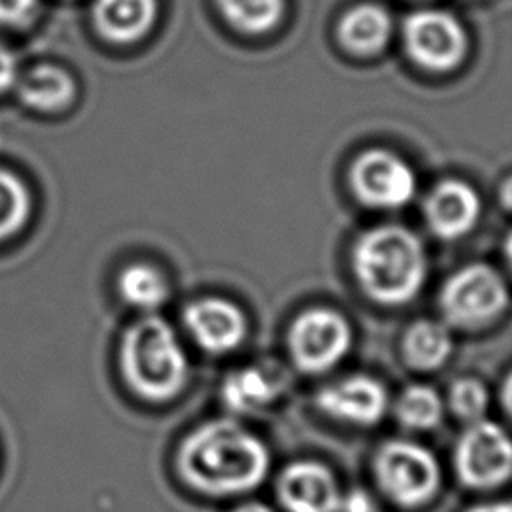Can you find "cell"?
Wrapping results in <instances>:
<instances>
[{"label":"cell","mask_w":512,"mask_h":512,"mask_svg":"<svg viewBox=\"0 0 512 512\" xmlns=\"http://www.w3.org/2000/svg\"><path fill=\"white\" fill-rule=\"evenodd\" d=\"M504 254H506V260L512 268V232L506 236V242H504Z\"/></svg>","instance_id":"cell-31"},{"label":"cell","mask_w":512,"mask_h":512,"mask_svg":"<svg viewBox=\"0 0 512 512\" xmlns=\"http://www.w3.org/2000/svg\"><path fill=\"white\" fill-rule=\"evenodd\" d=\"M450 330L436 320H418L404 334V356L418 370L440 368L452 354Z\"/></svg>","instance_id":"cell-18"},{"label":"cell","mask_w":512,"mask_h":512,"mask_svg":"<svg viewBox=\"0 0 512 512\" xmlns=\"http://www.w3.org/2000/svg\"><path fill=\"white\" fill-rule=\"evenodd\" d=\"M488 390L478 378H458L448 392V404L452 412L468 422H476L484 418L488 410Z\"/></svg>","instance_id":"cell-23"},{"label":"cell","mask_w":512,"mask_h":512,"mask_svg":"<svg viewBox=\"0 0 512 512\" xmlns=\"http://www.w3.org/2000/svg\"><path fill=\"white\" fill-rule=\"evenodd\" d=\"M32 198L26 182L0 166V242L18 234L30 220Z\"/></svg>","instance_id":"cell-20"},{"label":"cell","mask_w":512,"mask_h":512,"mask_svg":"<svg viewBox=\"0 0 512 512\" xmlns=\"http://www.w3.org/2000/svg\"><path fill=\"white\" fill-rule=\"evenodd\" d=\"M454 468L468 488L502 486L512 478V436L492 420L470 422L456 442Z\"/></svg>","instance_id":"cell-6"},{"label":"cell","mask_w":512,"mask_h":512,"mask_svg":"<svg viewBox=\"0 0 512 512\" xmlns=\"http://www.w3.org/2000/svg\"><path fill=\"white\" fill-rule=\"evenodd\" d=\"M224 18L246 34H264L284 16V0H218Z\"/></svg>","instance_id":"cell-21"},{"label":"cell","mask_w":512,"mask_h":512,"mask_svg":"<svg viewBox=\"0 0 512 512\" xmlns=\"http://www.w3.org/2000/svg\"><path fill=\"white\" fill-rule=\"evenodd\" d=\"M18 62L16 56L12 54L10 48H6L0 42V94L8 92L10 88H14V82L18 78Z\"/></svg>","instance_id":"cell-26"},{"label":"cell","mask_w":512,"mask_h":512,"mask_svg":"<svg viewBox=\"0 0 512 512\" xmlns=\"http://www.w3.org/2000/svg\"><path fill=\"white\" fill-rule=\"evenodd\" d=\"M348 178L354 196L370 208H402L416 194V174L412 166L384 148H370L358 154L350 166Z\"/></svg>","instance_id":"cell-9"},{"label":"cell","mask_w":512,"mask_h":512,"mask_svg":"<svg viewBox=\"0 0 512 512\" xmlns=\"http://www.w3.org/2000/svg\"><path fill=\"white\" fill-rule=\"evenodd\" d=\"M318 408L334 420L352 426H374L388 408V394L380 380L352 374L324 386L316 394Z\"/></svg>","instance_id":"cell-10"},{"label":"cell","mask_w":512,"mask_h":512,"mask_svg":"<svg viewBox=\"0 0 512 512\" xmlns=\"http://www.w3.org/2000/svg\"><path fill=\"white\" fill-rule=\"evenodd\" d=\"M116 288L126 304L142 312L158 310L168 298V282L164 274L146 262H134L122 268Z\"/></svg>","instance_id":"cell-19"},{"label":"cell","mask_w":512,"mask_h":512,"mask_svg":"<svg viewBox=\"0 0 512 512\" xmlns=\"http://www.w3.org/2000/svg\"><path fill=\"white\" fill-rule=\"evenodd\" d=\"M338 512H376V506L368 492L354 488L348 494H340Z\"/></svg>","instance_id":"cell-25"},{"label":"cell","mask_w":512,"mask_h":512,"mask_svg":"<svg viewBox=\"0 0 512 512\" xmlns=\"http://www.w3.org/2000/svg\"><path fill=\"white\" fill-rule=\"evenodd\" d=\"M176 466L182 480L212 496L242 494L268 474V446L240 422L216 418L196 426L180 444Z\"/></svg>","instance_id":"cell-1"},{"label":"cell","mask_w":512,"mask_h":512,"mask_svg":"<svg viewBox=\"0 0 512 512\" xmlns=\"http://www.w3.org/2000/svg\"><path fill=\"white\" fill-rule=\"evenodd\" d=\"M396 416L406 428L430 430L438 426L444 416V400L434 388L426 384H412L400 394L396 402Z\"/></svg>","instance_id":"cell-22"},{"label":"cell","mask_w":512,"mask_h":512,"mask_svg":"<svg viewBox=\"0 0 512 512\" xmlns=\"http://www.w3.org/2000/svg\"><path fill=\"white\" fill-rule=\"evenodd\" d=\"M276 494L286 512H338L340 488L336 478L314 460L288 464L278 476Z\"/></svg>","instance_id":"cell-12"},{"label":"cell","mask_w":512,"mask_h":512,"mask_svg":"<svg viewBox=\"0 0 512 512\" xmlns=\"http://www.w3.org/2000/svg\"><path fill=\"white\" fill-rule=\"evenodd\" d=\"M158 14V0H94L92 22L96 32L114 44H132L144 38Z\"/></svg>","instance_id":"cell-14"},{"label":"cell","mask_w":512,"mask_h":512,"mask_svg":"<svg viewBox=\"0 0 512 512\" xmlns=\"http://www.w3.org/2000/svg\"><path fill=\"white\" fill-rule=\"evenodd\" d=\"M466 512H512V502H488V504H476L468 508Z\"/></svg>","instance_id":"cell-27"},{"label":"cell","mask_w":512,"mask_h":512,"mask_svg":"<svg viewBox=\"0 0 512 512\" xmlns=\"http://www.w3.org/2000/svg\"><path fill=\"white\" fill-rule=\"evenodd\" d=\"M480 196L464 180H442L424 202L428 228L442 240L468 234L480 218Z\"/></svg>","instance_id":"cell-13"},{"label":"cell","mask_w":512,"mask_h":512,"mask_svg":"<svg viewBox=\"0 0 512 512\" xmlns=\"http://www.w3.org/2000/svg\"><path fill=\"white\" fill-rule=\"evenodd\" d=\"M508 286L488 264H468L456 270L440 290V310L450 324L482 328L508 306Z\"/></svg>","instance_id":"cell-5"},{"label":"cell","mask_w":512,"mask_h":512,"mask_svg":"<svg viewBox=\"0 0 512 512\" xmlns=\"http://www.w3.org/2000/svg\"><path fill=\"white\" fill-rule=\"evenodd\" d=\"M374 476L380 490L402 508L428 504L442 482L436 456L412 440H390L374 456Z\"/></svg>","instance_id":"cell-4"},{"label":"cell","mask_w":512,"mask_h":512,"mask_svg":"<svg viewBox=\"0 0 512 512\" xmlns=\"http://www.w3.org/2000/svg\"><path fill=\"white\" fill-rule=\"evenodd\" d=\"M392 36V18L380 4H358L350 8L338 24L342 46L358 56H372L386 48Z\"/></svg>","instance_id":"cell-16"},{"label":"cell","mask_w":512,"mask_h":512,"mask_svg":"<svg viewBox=\"0 0 512 512\" xmlns=\"http://www.w3.org/2000/svg\"><path fill=\"white\" fill-rule=\"evenodd\" d=\"M500 200H502L504 208L512 210V176L506 178V182L502 184V188H500Z\"/></svg>","instance_id":"cell-29"},{"label":"cell","mask_w":512,"mask_h":512,"mask_svg":"<svg viewBox=\"0 0 512 512\" xmlns=\"http://www.w3.org/2000/svg\"><path fill=\"white\" fill-rule=\"evenodd\" d=\"M40 0H0V26H24L38 12Z\"/></svg>","instance_id":"cell-24"},{"label":"cell","mask_w":512,"mask_h":512,"mask_svg":"<svg viewBox=\"0 0 512 512\" xmlns=\"http://www.w3.org/2000/svg\"><path fill=\"white\" fill-rule=\"evenodd\" d=\"M502 404H504L508 416L512 418V372L506 376V380L502 384Z\"/></svg>","instance_id":"cell-28"},{"label":"cell","mask_w":512,"mask_h":512,"mask_svg":"<svg viewBox=\"0 0 512 512\" xmlns=\"http://www.w3.org/2000/svg\"><path fill=\"white\" fill-rule=\"evenodd\" d=\"M352 328L332 308H308L300 312L288 330V350L294 364L308 374L326 372L350 350Z\"/></svg>","instance_id":"cell-7"},{"label":"cell","mask_w":512,"mask_h":512,"mask_svg":"<svg viewBox=\"0 0 512 512\" xmlns=\"http://www.w3.org/2000/svg\"><path fill=\"white\" fill-rule=\"evenodd\" d=\"M404 48L412 62L430 72L454 70L466 56L468 40L456 16L444 10H416L402 26Z\"/></svg>","instance_id":"cell-8"},{"label":"cell","mask_w":512,"mask_h":512,"mask_svg":"<svg viewBox=\"0 0 512 512\" xmlns=\"http://www.w3.org/2000/svg\"><path fill=\"white\" fill-rule=\"evenodd\" d=\"M118 364L126 386L148 402L172 400L188 382V358L160 316H142L122 334Z\"/></svg>","instance_id":"cell-3"},{"label":"cell","mask_w":512,"mask_h":512,"mask_svg":"<svg viewBox=\"0 0 512 512\" xmlns=\"http://www.w3.org/2000/svg\"><path fill=\"white\" fill-rule=\"evenodd\" d=\"M278 392V380L258 366H244L230 372L224 378L220 390L226 408L238 414H252L264 410L274 402Z\"/></svg>","instance_id":"cell-17"},{"label":"cell","mask_w":512,"mask_h":512,"mask_svg":"<svg viewBox=\"0 0 512 512\" xmlns=\"http://www.w3.org/2000/svg\"><path fill=\"white\" fill-rule=\"evenodd\" d=\"M352 270L372 300L398 306L410 302L424 286L428 254L422 240L408 228L382 224L356 240Z\"/></svg>","instance_id":"cell-2"},{"label":"cell","mask_w":512,"mask_h":512,"mask_svg":"<svg viewBox=\"0 0 512 512\" xmlns=\"http://www.w3.org/2000/svg\"><path fill=\"white\" fill-rule=\"evenodd\" d=\"M232 512H272V510L260 502H246V504H240L238 508H234Z\"/></svg>","instance_id":"cell-30"},{"label":"cell","mask_w":512,"mask_h":512,"mask_svg":"<svg viewBox=\"0 0 512 512\" xmlns=\"http://www.w3.org/2000/svg\"><path fill=\"white\" fill-rule=\"evenodd\" d=\"M14 90L20 102L38 112H58L76 96L72 74L54 64H38L26 72H18Z\"/></svg>","instance_id":"cell-15"},{"label":"cell","mask_w":512,"mask_h":512,"mask_svg":"<svg viewBox=\"0 0 512 512\" xmlns=\"http://www.w3.org/2000/svg\"><path fill=\"white\" fill-rule=\"evenodd\" d=\"M192 340L210 354H226L246 336L244 312L220 296H204L190 302L182 314Z\"/></svg>","instance_id":"cell-11"}]
</instances>
